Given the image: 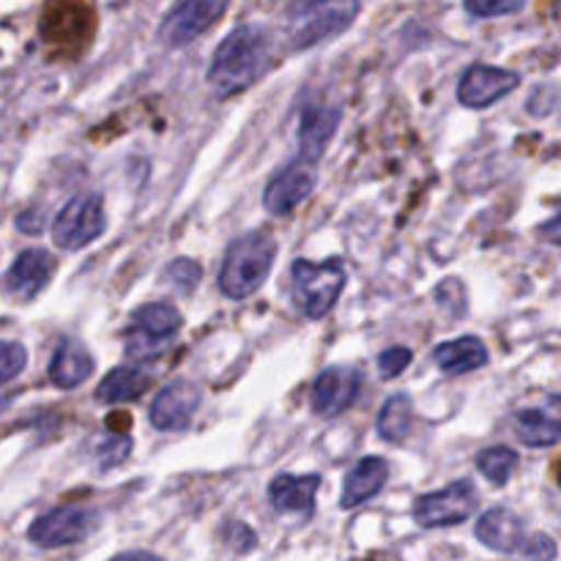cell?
Listing matches in <instances>:
<instances>
[{"instance_id": "cell-11", "label": "cell", "mask_w": 561, "mask_h": 561, "mask_svg": "<svg viewBox=\"0 0 561 561\" xmlns=\"http://www.w3.org/2000/svg\"><path fill=\"white\" fill-rule=\"evenodd\" d=\"M362 392V373L354 367L332 365L321 370L310 392L312 414L321 420H334L337 414L348 411Z\"/></svg>"}, {"instance_id": "cell-29", "label": "cell", "mask_w": 561, "mask_h": 561, "mask_svg": "<svg viewBox=\"0 0 561 561\" xmlns=\"http://www.w3.org/2000/svg\"><path fill=\"white\" fill-rule=\"evenodd\" d=\"M518 561H553L557 559V542L548 535H529L526 546L515 557Z\"/></svg>"}, {"instance_id": "cell-33", "label": "cell", "mask_w": 561, "mask_h": 561, "mask_svg": "<svg viewBox=\"0 0 561 561\" xmlns=\"http://www.w3.org/2000/svg\"><path fill=\"white\" fill-rule=\"evenodd\" d=\"M110 561H164V559L151 551H126V553H115Z\"/></svg>"}, {"instance_id": "cell-4", "label": "cell", "mask_w": 561, "mask_h": 561, "mask_svg": "<svg viewBox=\"0 0 561 561\" xmlns=\"http://www.w3.org/2000/svg\"><path fill=\"white\" fill-rule=\"evenodd\" d=\"M290 277H294L296 310L310 321H321L323 316H329L345 288V266L337 257L323 263L299 257L290 266Z\"/></svg>"}, {"instance_id": "cell-16", "label": "cell", "mask_w": 561, "mask_h": 561, "mask_svg": "<svg viewBox=\"0 0 561 561\" xmlns=\"http://www.w3.org/2000/svg\"><path fill=\"white\" fill-rule=\"evenodd\" d=\"M340 121H343V110L340 107L310 104V107L301 110V121H299L301 162L312 164V168L321 162L323 153H327V146L332 142L334 131H337Z\"/></svg>"}, {"instance_id": "cell-27", "label": "cell", "mask_w": 561, "mask_h": 561, "mask_svg": "<svg viewBox=\"0 0 561 561\" xmlns=\"http://www.w3.org/2000/svg\"><path fill=\"white\" fill-rule=\"evenodd\" d=\"M131 453V438L129 436H107L102 444H99V463L102 469H110V466H118L121 460L129 458Z\"/></svg>"}, {"instance_id": "cell-34", "label": "cell", "mask_w": 561, "mask_h": 561, "mask_svg": "<svg viewBox=\"0 0 561 561\" xmlns=\"http://www.w3.org/2000/svg\"><path fill=\"white\" fill-rule=\"evenodd\" d=\"M546 233L551 236V244H559V217H553L551 222H548Z\"/></svg>"}, {"instance_id": "cell-17", "label": "cell", "mask_w": 561, "mask_h": 561, "mask_svg": "<svg viewBox=\"0 0 561 561\" xmlns=\"http://www.w3.org/2000/svg\"><path fill=\"white\" fill-rule=\"evenodd\" d=\"M321 477L318 474H279L268 482V502L279 515H312L316 510V493L321 488Z\"/></svg>"}, {"instance_id": "cell-30", "label": "cell", "mask_w": 561, "mask_h": 561, "mask_svg": "<svg viewBox=\"0 0 561 561\" xmlns=\"http://www.w3.org/2000/svg\"><path fill=\"white\" fill-rule=\"evenodd\" d=\"M524 9V3H515V0H510V3H466V11H469L471 16H480V20H491V16H504V14H515V11Z\"/></svg>"}, {"instance_id": "cell-31", "label": "cell", "mask_w": 561, "mask_h": 561, "mask_svg": "<svg viewBox=\"0 0 561 561\" xmlns=\"http://www.w3.org/2000/svg\"><path fill=\"white\" fill-rule=\"evenodd\" d=\"M228 537H230V542H233V548H239L241 553L252 551V548L257 546V535L250 529V526H244V524H230L228 526Z\"/></svg>"}, {"instance_id": "cell-21", "label": "cell", "mask_w": 561, "mask_h": 561, "mask_svg": "<svg viewBox=\"0 0 561 561\" xmlns=\"http://www.w3.org/2000/svg\"><path fill=\"white\" fill-rule=\"evenodd\" d=\"M151 387V376L142 367H113L96 387V400L102 405H121L137 400Z\"/></svg>"}, {"instance_id": "cell-8", "label": "cell", "mask_w": 561, "mask_h": 561, "mask_svg": "<svg viewBox=\"0 0 561 561\" xmlns=\"http://www.w3.org/2000/svg\"><path fill=\"white\" fill-rule=\"evenodd\" d=\"M104 203L99 195H75L53 219V241L66 252L93 244L104 233Z\"/></svg>"}, {"instance_id": "cell-19", "label": "cell", "mask_w": 561, "mask_h": 561, "mask_svg": "<svg viewBox=\"0 0 561 561\" xmlns=\"http://www.w3.org/2000/svg\"><path fill=\"white\" fill-rule=\"evenodd\" d=\"M387 477H389L387 460L378 458V455H367V458H362L359 463L348 471V477H345L343 493H340V507L354 510L359 507V504L376 499L378 493L383 491V485H387Z\"/></svg>"}, {"instance_id": "cell-13", "label": "cell", "mask_w": 561, "mask_h": 561, "mask_svg": "<svg viewBox=\"0 0 561 561\" xmlns=\"http://www.w3.org/2000/svg\"><path fill=\"white\" fill-rule=\"evenodd\" d=\"M316 184V168L296 159V162L285 164L283 170H277L272 175V181L266 184V192H263V208L272 217H288L290 211H296L312 195Z\"/></svg>"}, {"instance_id": "cell-1", "label": "cell", "mask_w": 561, "mask_h": 561, "mask_svg": "<svg viewBox=\"0 0 561 561\" xmlns=\"http://www.w3.org/2000/svg\"><path fill=\"white\" fill-rule=\"evenodd\" d=\"M268 69V36L257 25H239L222 38L206 71V88L217 102L255 85Z\"/></svg>"}, {"instance_id": "cell-15", "label": "cell", "mask_w": 561, "mask_h": 561, "mask_svg": "<svg viewBox=\"0 0 561 561\" xmlns=\"http://www.w3.org/2000/svg\"><path fill=\"white\" fill-rule=\"evenodd\" d=\"M55 261L47 250L42 247H31V250H22L20 255L11 263L9 274H5V290L11 296L22 301L36 299L44 290V285L53 279Z\"/></svg>"}, {"instance_id": "cell-28", "label": "cell", "mask_w": 561, "mask_h": 561, "mask_svg": "<svg viewBox=\"0 0 561 561\" xmlns=\"http://www.w3.org/2000/svg\"><path fill=\"white\" fill-rule=\"evenodd\" d=\"M411 359H414L411 348L394 345V348H387L381 356H378V370H381L383 378H398L400 373L411 365Z\"/></svg>"}, {"instance_id": "cell-24", "label": "cell", "mask_w": 561, "mask_h": 561, "mask_svg": "<svg viewBox=\"0 0 561 561\" xmlns=\"http://www.w3.org/2000/svg\"><path fill=\"white\" fill-rule=\"evenodd\" d=\"M518 453L510 447H488L482 449L480 455H477V469H480V474L485 477V480H491L493 485L504 488L510 480H513L515 469H518Z\"/></svg>"}, {"instance_id": "cell-23", "label": "cell", "mask_w": 561, "mask_h": 561, "mask_svg": "<svg viewBox=\"0 0 561 561\" xmlns=\"http://www.w3.org/2000/svg\"><path fill=\"white\" fill-rule=\"evenodd\" d=\"M411 422H414V403L409 394H392L387 403L378 411L376 431L383 442L389 444H403L411 433Z\"/></svg>"}, {"instance_id": "cell-6", "label": "cell", "mask_w": 561, "mask_h": 561, "mask_svg": "<svg viewBox=\"0 0 561 561\" xmlns=\"http://www.w3.org/2000/svg\"><path fill=\"white\" fill-rule=\"evenodd\" d=\"M102 524V515L93 507L82 504H64L49 513L38 515L27 529V540L38 548H66L85 542Z\"/></svg>"}, {"instance_id": "cell-14", "label": "cell", "mask_w": 561, "mask_h": 561, "mask_svg": "<svg viewBox=\"0 0 561 561\" xmlns=\"http://www.w3.org/2000/svg\"><path fill=\"white\" fill-rule=\"evenodd\" d=\"M477 540L496 553L518 557L520 548L529 540V531L520 515H515L510 507H493L482 513V518L474 526Z\"/></svg>"}, {"instance_id": "cell-9", "label": "cell", "mask_w": 561, "mask_h": 561, "mask_svg": "<svg viewBox=\"0 0 561 561\" xmlns=\"http://www.w3.org/2000/svg\"><path fill=\"white\" fill-rule=\"evenodd\" d=\"M201 403V389L192 381L175 378L168 387L159 389V394L151 403V411H148V422L159 433H184L192 425V420H195Z\"/></svg>"}, {"instance_id": "cell-20", "label": "cell", "mask_w": 561, "mask_h": 561, "mask_svg": "<svg viewBox=\"0 0 561 561\" xmlns=\"http://www.w3.org/2000/svg\"><path fill=\"white\" fill-rule=\"evenodd\" d=\"M433 362H436V365L442 367V373H447V376H466V373H474L488 365V348L480 337L466 334V337L436 345Z\"/></svg>"}, {"instance_id": "cell-2", "label": "cell", "mask_w": 561, "mask_h": 561, "mask_svg": "<svg viewBox=\"0 0 561 561\" xmlns=\"http://www.w3.org/2000/svg\"><path fill=\"white\" fill-rule=\"evenodd\" d=\"M277 257V241L266 230H250L228 244L219 268V290L228 299H250L268 279Z\"/></svg>"}, {"instance_id": "cell-26", "label": "cell", "mask_w": 561, "mask_h": 561, "mask_svg": "<svg viewBox=\"0 0 561 561\" xmlns=\"http://www.w3.org/2000/svg\"><path fill=\"white\" fill-rule=\"evenodd\" d=\"M27 365V351L20 343H9V340H0V389H5V383L14 381Z\"/></svg>"}, {"instance_id": "cell-10", "label": "cell", "mask_w": 561, "mask_h": 561, "mask_svg": "<svg viewBox=\"0 0 561 561\" xmlns=\"http://www.w3.org/2000/svg\"><path fill=\"white\" fill-rule=\"evenodd\" d=\"M228 11L225 0H186L179 3L159 25V42L168 47H184L208 31Z\"/></svg>"}, {"instance_id": "cell-25", "label": "cell", "mask_w": 561, "mask_h": 561, "mask_svg": "<svg viewBox=\"0 0 561 561\" xmlns=\"http://www.w3.org/2000/svg\"><path fill=\"white\" fill-rule=\"evenodd\" d=\"M201 277H203L201 263L192 261V257H175V261L168 266L170 285H173V288L184 296L195 290V285L201 283Z\"/></svg>"}, {"instance_id": "cell-5", "label": "cell", "mask_w": 561, "mask_h": 561, "mask_svg": "<svg viewBox=\"0 0 561 561\" xmlns=\"http://www.w3.org/2000/svg\"><path fill=\"white\" fill-rule=\"evenodd\" d=\"M362 11L359 3H294L288 9V36L296 49L327 44L348 31Z\"/></svg>"}, {"instance_id": "cell-35", "label": "cell", "mask_w": 561, "mask_h": 561, "mask_svg": "<svg viewBox=\"0 0 561 561\" xmlns=\"http://www.w3.org/2000/svg\"><path fill=\"white\" fill-rule=\"evenodd\" d=\"M9 403H11V398H9V394H5V389H0V411L9 409Z\"/></svg>"}, {"instance_id": "cell-18", "label": "cell", "mask_w": 561, "mask_h": 561, "mask_svg": "<svg viewBox=\"0 0 561 561\" xmlns=\"http://www.w3.org/2000/svg\"><path fill=\"white\" fill-rule=\"evenodd\" d=\"M93 370H96V362L88 354L85 345L75 337H64L55 345V354L47 367L49 381L58 389H64V392L82 387L93 376Z\"/></svg>"}, {"instance_id": "cell-3", "label": "cell", "mask_w": 561, "mask_h": 561, "mask_svg": "<svg viewBox=\"0 0 561 561\" xmlns=\"http://www.w3.org/2000/svg\"><path fill=\"white\" fill-rule=\"evenodd\" d=\"M181 327H184V318L170 301H151V305L137 307L124 329L126 356L135 362L159 359L179 340Z\"/></svg>"}, {"instance_id": "cell-32", "label": "cell", "mask_w": 561, "mask_h": 561, "mask_svg": "<svg viewBox=\"0 0 561 561\" xmlns=\"http://www.w3.org/2000/svg\"><path fill=\"white\" fill-rule=\"evenodd\" d=\"M16 228L22 230V233H27V236H38L44 230V217H42V211H22L20 217H16Z\"/></svg>"}, {"instance_id": "cell-22", "label": "cell", "mask_w": 561, "mask_h": 561, "mask_svg": "<svg viewBox=\"0 0 561 561\" xmlns=\"http://www.w3.org/2000/svg\"><path fill=\"white\" fill-rule=\"evenodd\" d=\"M513 431L531 449H548L559 442V420L542 409L518 411L513 416Z\"/></svg>"}, {"instance_id": "cell-12", "label": "cell", "mask_w": 561, "mask_h": 561, "mask_svg": "<svg viewBox=\"0 0 561 561\" xmlns=\"http://www.w3.org/2000/svg\"><path fill=\"white\" fill-rule=\"evenodd\" d=\"M520 85L518 71L502 69V66L474 64L463 71L458 82V102L471 110H485L502 102L504 96Z\"/></svg>"}, {"instance_id": "cell-7", "label": "cell", "mask_w": 561, "mask_h": 561, "mask_svg": "<svg viewBox=\"0 0 561 561\" xmlns=\"http://www.w3.org/2000/svg\"><path fill=\"white\" fill-rule=\"evenodd\" d=\"M477 504H480V493H477L474 482L458 480L453 485L442 488V491L425 493L414 502V520L422 529H449L474 515Z\"/></svg>"}]
</instances>
